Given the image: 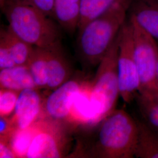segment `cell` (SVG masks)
Returning <instances> with one entry per match:
<instances>
[{
  "label": "cell",
  "instance_id": "6da1fadb",
  "mask_svg": "<svg viewBox=\"0 0 158 158\" xmlns=\"http://www.w3.org/2000/svg\"><path fill=\"white\" fill-rule=\"evenodd\" d=\"M130 0H118L100 17L79 31V49L83 59L98 65L125 23Z\"/></svg>",
  "mask_w": 158,
  "mask_h": 158
},
{
  "label": "cell",
  "instance_id": "7a4b0ae2",
  "mask_svg": "<svg viewBox=\"0 0 158 158\" xmlns=\"http://www.w3.org/2000/svg\"><path fill=\"white\" fill-rule=\"evenodd\" d=\"M1 9L9 28L29 44L46 49L61 43L58 25L36 8L18 0H6Z\"/></svg>",
  "mask_w": 158,
  "mask_h": 158
},
{
  "label": "cell",
  "instance_id": "3957f363",
  "mask_svg": "<svg viewBox=\"0 0 158 158\" xmlns=\"http://www.w3.org/2000/svg\"><path fill=\"white\" fill-rule=\"evenodd\" d=\"M96 141L87 156L93 158L135 157L137 121L123 110H114L98 124Z\"/></svg>",
  "mask_w": 158,
  "mask_h": 158
},
{
  "label": "cell",
  "instance_id": "277c9868",
  "mask_svg": "<svg viewBox=\"0 0 158 158\" xmlns=\"http://www.w3.org/2000/svg\"><path fill=\"white\" fill-rule=\"evenodd\" d=\"M119 38L120 31L98 64L96 76L91 81L92 99L102 119L115 110L119 96L118 66Z\"/></svg>",
  "mask_w": 158,
  "mask_h": 158
},
{
  "label": "cell",
  "instance_id": "5b68a950",
  "mask_svg": "<svg viewBox=\"0 0 158 158\" xmlns=\"http://www.w3.org/2000/svg\"><path fill=\"white\" fill-rule=\"evenodd\" d=\"M35 134L27 158L69 157L72 132L75 128L67 122L40 118L35 123Z\"/></svg>",
  "mask_w": 158,
  "mask_h": 158
},
{
  "label": "cell",
  "instance_id": "8992f818",
  "mask_svg": "<svg viewBox=\"0 0 158 158\" xmlns=\"http://www.w3.org/2000/svg\"><path fill=\"white\" fill-rule=\"evenodd\" d=\"M134 35V55L140 81L139 95L156 100L158 83L156 70L158 59V44L156 40L131 17Z\"/></svg>",
  "mask_w": 158,
  "mask_h": 158
},
{
  "label": "cell",
  "instance_id": "52a82bcc",
  "mask_svg": "<svg viewBox=\"0 0 158 158\" xmlns=\"http://www.w3.org/2000/svg\"><path fill=\"white\" fill-rule=\"evenodd\" d=\"M118 66L119 96L124 102L129 103L138 95L140 89L133 29L130 21L125 22L120 31Z\"/></svg>",
  "mask_w": 158,
  "mask_h": 158
},
{
  "label": "cell",
  "instance_id": "ba28073f",
  "mask_svg": "<svg viewBox=\"0 0 158 158\" xmlns=\"http://www.w3.org/2000/svg\"><path fill=\"white\" fill-rule=\"evenodd\" d=\"M85 81V79L80 77L72 78L52 90L44 98L40 119H51L68 123L74 97L81 89Z\"/></svg>",
  "mask_w": 158,
  "mask_h": 158
},
{
  "label": "cell",
  "instance_id": "9c48e42d",
  "mask_svg": "<svg viewBox=\"0 0 158 158\" xmlns=\"http://www.w3.org/2000/svg\"><path fill=\"white\" fill-rule=\"evenodd\" d=\"M102 120L91 97V83L85 80L74 97L70 110L68 123L74 127L93 128Z\"/></svg>",
  "mask_w": 158,
  "mask_h": 158
},
{
  "label": "cell",
  "instance_id": "30bf717a",
  "mask_svg": "<svg viewBox=\"0 0 158 158\" xmlns=\"http://www.w3.org/2000/svg\"><path fill=\"white\" fill-rule=\"evenodd\" d=\"M39 89H29L19 93L17 105L10 116L15 129H26L40 117L44 98Z\"/></svg>",
  "mask_w": 158,
  "mask_h": 158
},
{
  "label": "cell",
  "instance_id": "8fae6325",
  "mask_svg": "<svg viewBox=\"0 0 158 158\" xmlns=\"http://www.w3.org/2000/svg\"><path fill=\"white\" fill-rule=\"evenodd\" d=\"M47 50L48 82L46 89L53 90L71 79L72 69L66 56L61 43Z\"/></svg>",
  "mask_w": 158,
  "mask_h": 158
},
{
  "label": "cell",
  "instance_id": "7c38bea8",
  "mask_svg": "<svg viewBox=\"0 0 158 158\" xmlns=\"http://www.w3.org/2000/svg\"><path fill=\"white\" fill-rule=\"evenodd\" d=\"M131 17L158 41V2L156 0H138Z\"/></svg>",
  "mask_w": 158,
  "mask_h": 158
},
{
  "label": "cell",
  "instance_id": "4fadbf2b",
  "mask_svg": "<svg viewBox=\"0 0 158 158\" xmlns=\"http://www.w3.org/2000/svg\"><path fill=\"white\" fill-rule=\"evenodd\" d=\"M0 87L21 92L38 89L28 65H15L0 70Z\"/></svg>",
  "mask_w": 158,
  "mask_h": 158
},
{
  "label": "cell",
  "instance_id": "5bb4252c",
  "mask_svg": "<svg viewBox=\"0 0 158 158\" xmlns=\"http://www.w3.org/2000/svg\"><path fill=\"white\" fill-rule=\"evenodd\" d=\"M81 0H54L53 18L64 30L74 33L78 29Z\"/></svg>",
  "mask_w": 158,
  "mask_h": 158
},
{
  "label": "cell",
  "instance_id": "9a60e30c",
  "mask_svg": "<svg viewBox=\"0 0 158 158\" xmlns=\"http://www.w3.org/2000/svg\"><path fill=\"white\" fill-rule=\"evenodd\" d=\"M138 138L135 157L158 158V132L147 123L136 121Z\"/></svg>",
  "mask_w": 158,
  "mask_h": 158
},
{
  "label": "cell",
  "instance_id": "2e32d148",
  "mask_svg": "<svg viewBox=\"0 0 158 158\" xmlns=\"http://www.w3.org/2000/svg\"><path fill=\"white\" fill-rule=\"evenodd\" d=\"M0 35L4 37L17 65H27L35 47L21 39L8 27L1 29Z\"/></svg>",
  "mask_w": 158,
  "mask_h": 158
},
{
  "label": "cell",
  "instance_id": "e0dca14e",
  "mask_svg": "<svg viewBox=\"0 0 158 158\" xmlns=\"http://www.w3.org/2000/svg\"><path fill=\"white\" fill-rule=\"evenodd\" d=\"M27 65L38 89H46L48 82L46 49L35 47Z\"/></svg>",
  "mask_w": 158,
  "mask_h": 158
},
{
  "label": "cell",
  "instance_id": "ac0fdd59",
  "mask_svg": "<svg viewBox=\"0 0 158 158\" xmlns=\"http://www.w3.org/2000/svg\"><path fill=\"white\" fill-rule=\"evenodd\" d=\"M118 0H81L80 18L78 30L87 23L100 17Z\"/></svg>",
  "mask_w": 158,
  "mask_h": 158
},
{
  "label": "cell",
  "instance_id": "d6986e66",
  "mask_svg": "<svg viewBox=\"0 0 158 158\" xmlns=\"http://www.w3.org/2000/svg\"><path fill=\"white\" fill-rule=\"evenodd\" d=\"M35 124L26 129H17L12 133L10 143L17 158H26L35 134Z\"/></svg>",
  "mask_w": 158,
  "mask_h": 158
},
{
  "label": "cell",
  "instance_id": "ffe728a7",
  "mask_svg": "<svg viewBox=\"0 0 158 158\" xmlns=\"http://www.w3.org/2000/svg\"><path fill=\"white\" fill-rule=\"evenodd\" d=\"M136 98L145 122L153 130L158 132V101L139 94Z\"/></svg>",
  "mask_w": 158,
  "mask_h": 158
},
{
  "label": "cell",
  "instance_id": "44dd1931",
  "mask_svg": "<svg viewBox=\"0 0 158 158\" xmlns=\"http://www.w3.org/2000/svg\"><path fill=\"white\" fill-rule=\"evenodd\" d=\"M19 91L6 89L0 90V116L10 117L13 114L19 94Z\"/></svg>",
  "mask_w": 158,
  "mask_h": 158
},
{
  "label": "cell",
  "instance_id": "7402d4cb",
  "mask_svg": "<svg viewBox=\"0 0 158 158\" xmlns=\"http://www.w3.org/2000/svg\"><path fill=\"white\" fill-rule=\"evenodd\" d=\"M15 65L17 64L6 40L0 35V69L11 68Z\"/></svg>",
  "mask_w": 158,
  "mask_h": 158
},
{
  "label": "cell",
  "instance_id": "603a6c76",
  "mask_svg": "<svg viewBox=\"0 0 158 158\" xmlns=\"http://www.w3.org/2000/svg\"><path fill=\"white\" fill-rule=\"evenodd\" d=\"M33 6L44 12L45 15L53 18L54 0H18Z\"/></svg>",
  "mask_w": 158,
  "mask_h": 158
},
{
  "label": "cell",
  "instance_id": "cb8c5ba5",
  "mask_svg": "<svg viewBox=\"0 0 158 158\" xmlns=\"http://www.w3.org/2000/svg\"><path fill=\"white\" fill-rule=\"evenodd\" d=\"M15 130L10 117L0 116V139H10Z\"/></svg>",
  "mask_w": 158,
  "mask_h": 158
},
{
  "label": "cell",
  "instance_id": "d4e9b609",
  "mask_svg": "<svg viewBox=\"0 0 158 158\" xmlns=\"http://www.w3.org/2000/svg\"><path fill=\"white\" fill-rule=\"evenodd\" d=\"M0 158H17L10 143V139H0Z\"/></svg>",
  "mask_w": 158,
  "mask_h": 158
},
{
  "label": "cell",
  "instance_id": "484cf974",
  "mask_svg": "<svg viewBox=\"0 0 158 158\" xmlns=\"http://www.w3.org/2000/svg\"><path fill=\"white\" fill-rule=\"evenodd\" d=\"M156 79H157V83H158V64H157V70H156ZM156 101H158V95H157V97H156V100H155Z\"/></svg>",
  "mask_w": 158,
  "mask_h": 158
},
{
  "label": "cell",
  "instance_id": "4316f807",
  "mask_svg": "<svg viewBox=\"0 0 158 158\" xmlns=\"http://www.w3.org/2000/svg\"><path fill=\"white\" fill-rule=\"evenodd\" d=\"M6 0H0V6L1 8H2V6L4 5L5 2H6Z\"/></svg>",
  "mask_w": 158,
  "mask_h": 158
},
{
  "label": "cell",
  "instance_id": "83f0119b",
  "mask_svg": "<svg viewBox=\"0 0 158 158\" xmlns=\"http://www.w3.org/2000/svg\"><path fill=\"white\" fill-rule=\"evenodd\" d=\"M156 1H157V2H158V0H156Z\"/></svg>",
  "mask_w": 158,
  "mask_h": 158
}]
</instances>
